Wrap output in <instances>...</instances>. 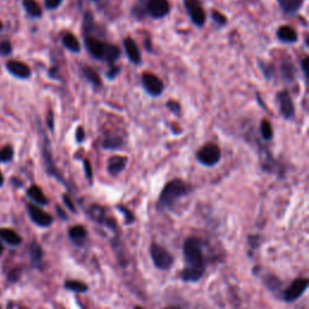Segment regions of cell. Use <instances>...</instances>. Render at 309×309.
Segmentation results:
<instances>
[{"label":"cell","mask_w":309,"mask_h":309,"mask_svg":"<svg viewBox=\"0 0 309 309\" xmlns=\"http://www.w3.org/2000/svg\"><path fill=\"white\" fill-rule=\"evenodd\" d=\"M185 268L181 272L184 281H198L204 274V256L203 242L199 238H187L184 243Z\"/></svg>","instance_id":"6da1fadb"},{"label":"cell","mask_w":309,"mask_h":309,"mask_svg":"<svg viewBox=\"0 0 309 309\" xmlns=\"http://www.w3.org/2000/svg\"><path fill=\"white\" fill-rule=\"evenodd\" d=\"M0 309H3V308H2V307H0Z\"/></svg>","instance_id":"681fc988"},{"label":"cell","mask_w":309,"mask_h":309,"mask_svg":"<svg viewBox=\"0 0 309 309\" xmlns=\"http://www.w3.org/2000/svg\"><path fill=\"white\" fill-rule=\"evenodd\" d=\"M277 102L280 114L284 116L287 120H290L295 115V105L292 103V99L289 94L288 91L279 92L277 94Z\"/></svg>","instance_id":"9c48e42d"},{"label":"cell","mask_w":309,"mask_h":309,"mask_svg":"<svg viewBox=\"0 0 309 309\" xmlns=\"http://www.w3.org/2000/svg\"><path fill=\"white\" fill-rule=\"evenodd\" d=\"M57 211H58V214H59V215H61V218H62V219H66V217H65V214H64V211H63V210H62V209H61V208H59V207H57Z\"/></svg>","instance_id":"7bdbcfd3"},{"label":"cell","mask_w":309,"mask_h":309,"mask_svg":"<svg viewBox=\"0 0 309 309\" xmlns=\"http://www.w3.org/2000/svg\"><path fill=\"white\" fill-rule=\"evenodd\" d=\"M75 138H76V141L78 142H82L85 140L86 138V134H85V131L84 128L82 127H79L78 129H76V134H75Z\"/></svg>","instance_id":"8d00e7d4"},{"label":"cell","mask_w":309,"mask_h":309,"mask_svg":"<svg viewBox=\"0 0 309 309\" xmlns=\"http://www.w3.org/2000/svg\"><path fill=\"white\" fill-rule=\"evenodd\" d=\"M118 72H120V66L111 65L110 69H109L108 73H106V76H108V78L110 79V80H112V79H115L116 76L118 75Z\"/></svg>","instance_id":"d590c367"},{"label":"cell","mask_w":309,"mask_h":309,"mask_svg":"<svg viewBox=\"0 0 309 309\" xmlns=\"http://www.w3.org/2000/svg\"><path fill=\"white\" fill-rule=\"evenodd\" d=\"M62 41H63V45H64L65 47L69 50V51H72L74 53H79L80 50H81L78 38H76L75 35H73L72 33H66V34L63 35Z\"/></svg>","instance_id":"44dd1931"},{"label":"cell","mask_w":309,"mask_h":309,"mask_svg":"<svg viewBox=\"0 0 309 309\" xmlns=\"http://www.w3.org/2000/svg\"><path fill=\"white\" fill-rule=\"evenodd\" d=\"M3 185H4V177H3V173L0 172V187H2Z\"/></svg>","instance_id":"ee69618b"},{"label":"cell","mask_w":309,"mask_h":309,"mask_svg":"<svg viewBox=\"0 0 309 309\" xmlns=\"http://www.w3.org/2000/svg\"><path fill=\"white\" fill-rule=\"evenodd\" d=\"M307 64H308V57H305L303 61H302V70H303V74L305 75V78L308 76V70H307Z\"/></svg>","instance_id":"60d3db41"},{"label":"cell","mask_w":309,"mask_h":309,"mask_svg":"<svg viewBox=\"0 0 309 309\" xmlns=\"http://www.w3.org/2000/svg\"><path fill=\"white\" fill-rule=\"evenodd\" d=\"M63 201H64V203L66 207H68L69 210L75 212V207H74V204H73V201H72V198L69 197V195H66V194L63 195Z\"/></svg>","instance_id":"74e56055"},{"label":"cell","mask_w":309,"mask_h":309,"mask_svg":"<svg viewBox=\"0 0 309 309\" xmlns=\"http://www.w3.org/2000/svg\"><path fill=\"white\" fill-rule=\"evenodd\" d=\"M281 73H283V78L287 81H292L295 79V69L291 63H285L281 65Z\"/></svg>","instance_id":"f546056e"},{"label":"cell","mask_w":309,"mask_h":309,"mask_svg":"<svg viewBox=\"0 0 309 309\" xmlns=\"http://www.w3.org/2000/svg\"><path fill=\"white\" fill-rule=\"evenodd\" d=\"M69 237H70L74 243L82 244L85 242L86 237H87V231H86V228L81 225L74 226V227H72L70 230H69Z\"/></svg>","instance_id":"d6986e66"},{"label":"cell","mask_w":309,"mask_h":309,"mask_svg":"<svg viewBox=\"0 0 309 309\" xmlns=\"http://www.w3.org/2000/svg\"><path fill=\"white\" fill-rule=\"evenodd\" d=\"M127 164V157L125 156H112L108 162V172L111 175H117L124 171Z\"/></svg>","instance_id":"5bb4252c"},{"label":"cell","mask_w":309,"mask_h":309,"mask_svg":"<svg viewBox=\"0 0 309 309\" xmlns=\"http://www.w3.org/2000/svg\"><path fill=\"white\" fill-rule=\"evenodd\" d=\"M184 3L188 15H190L191 21L198 27L203 26L205 23V19H207V16H205L204 9L202 8L199 0H185Z\"/></svg>","instance_id":"5b68a950"},{"label":"cell","mask_w":309,"mask_h":309,"mask_svg":"<svg viewBox=\"0 0 309 309\" xmlns=\"http://www.w3.org/2000/svg\"><path fill=\"white\" fill-rule=\"evenodd\" d=\"M278 39L283 42H288V44H294V42L297 41L298 36L297 33L294 28L289 26H283L278 29L277 32Z\"/></svg>","instance_id":"2e32d148"},{"label":"cell","mask_w":309,"mask_h":309,"mask_svg":"<svg viewBox=\"0 0 309 309\" xmlns=\"http://www.w3.org/2000/svg\"><path fill=\"white\" fill-rule=\"evenodd\" d=\"M3 251H4V247H3L2 242H0V256H2V255H3Z\"/></svg>","instance_id":"f6af8a7d"},{"label":"cell","mask_w":309,"mask_h":309,"mask_svg":"<svg viewBox=\"0 0 309 309\" xmlns=\"http://www.w3.org/2000/svg\"><path fill=\"white\" fill-rule=\"evenodd\" d=\"M47 126L50 129H53V114L52 111L49 112V116H47Z\"/></svg>","instance_id":"b9f144b4"},{"label":"cell","mask_w":309,"mask_h":309,"mask_svg":"<svg viewBox=\"0 0 309 309\" xmlns=\"http://www.w3.org/2000/svg\"><path fill=\"white\" fill-rule=\"evenodd\" d=\"M92 2H101V0H92Z\"/></svg>","instance_id":"c3c4849f"},{"label":"cell","mask_w":309,"mask_h":309,"mask_svg":"<svg viewBox=\"0 0 309 309\" xmlns=\"http://www.w3.org/2000/svg\"><path fill=\"white\" fill-rule=\"evenodd\" d=\"M13 148L11 145H6L0 150V162L5 163V162H10L13 158Z\"/></svg>","instance_id":"f1b7e54d"},{"label":"cell","mask_w":309,"mask_h":309,"mask_svg":"<svg viewBox=\"0 0 309 309\" xmlns=\"http://www.w3.org/2000/svg\"><path fill=\"white\" fill-rule=\"evenodd\" d=\"M308 288V279L298 278L292 281V284L284 291V300L287 302H294L303 295Z\"/></svg>","instance_id":"8992f818"},{"label":"cell","mask_w":309,"mask_h":309,"mask_svg":"<svg viewBox=\"0 0 309 309\" xmlns=\"http://www.w3.org/2000/svg\"><path fill=\"white\" fill-rule=\"evenodd\" d=\"M148 2L149 0H137V2L134 3V5H133L132 9V15L134 16L135 18L141 19L142 17H145V13L148 12Z\"/></svg>","instance_id":"d4e9b609"},{"label":"cell","mask_w":309,"mask_h":309,"mask_svg":"<svg viewBox=\"0 0 309 309\" xmlns=\"http://www.w3.org/2000/svg\"><path fill=\"white\" fill-rule=\"evenodd\" d=\"M141 82L144 88L146 89V92L150 96L157 97V96H161L162 92H163V82H162L157 76L151 74V73H144L141 76Z\"/></svg>","instance_id":"52a82bcc"},{"label":"cell","mask_w":309,"mask_h":309,"mask_svg":"<svg viewBox=\"0 0 309 309\" xmlns=\"http://www.w3.org/2000/svg\"><path fill=\"white\" fill-rule=\"evenodd\" d=\"M6 69L9 73L18 79H28L32 75L31 68L26 63L19 61H10L6 64Z\"/></svg>","instance_id":"7c38bea8"},{"label":"cell","mask_w":309,"mask_h":309,"mask_svg":"<svg viewBox=\"0 0 309 309\" xmlns=\"http://www.w3.org/2000/svg\"><path fill=\"white\" fill-rule=\"evenodd\" d=\"M165 309H181V308H179V307H169V308H165Z\"/></svg>","instance_id":"bcb514c9"},{"label":"cell","mask_w":309,"mask_h":309,"mask_svg":"<svg viewBox=\"0 0 309 309\" xmlns=\"http://www.w3.org/2000/svg\"><path fill=\"white\" fill-rule=\"evenodd\" d=\"M120 49L117 46L111 45V44H106L105 50H104V55H103V61H105L106 63L112 65V63L116 62V59L120 58Z\"/></svg>","instance_id":"ffe728a7"},{"label":"cell","mask_w":309,"mask_h":309,"mask_svg":"<svg viewBox=\"0 0 309 309\" xmlns=\"http://www.w3.org/2000/svg\"><path fill=\"white\" fill-rule=\"evenodd\" d=\"M85 45L86 49L88 50V52L91 53L92 57L97 58V59H102L103 55H104V50L106 44L102 42L101 40L97 38H93V36L88 35L85 36Z\"/></svg>","instance_id":"8fae6325"},{"label":"cell","mask_w":309,"mask_h":309,"mask_svg":"<svg viewBox=\"0 0 309 309\" xmlns=\"http://www.w3.org/2000/svg\"><path fill=\"white\" fill-rule=\"evenodd\" d=\"M27 195H28V197L31 198L34 203L39 205H46L49 203V199L46 198L45 194L42 192L41 188L36 185L31 186V187L28 188V191H27Z\"/></svg>","instance_id":"ac0fdd59"},{"label":"cell","mask_w":309,"mask_h":309,"mask_svg":"<svg viewBox=\"0 0 309 309\" xmlns=\"http://www.w3.org/2000/svg\"><path fill=\"white\" fill-rule=\"evenodd\" d=\"M84 168H85V173L87 179H92V167H91V162L88 161L87 158L84 161Z\"/></svg>","instance_id":"f35d334b"},{"label":"cell","mask_w":309,"mask_h":309,"mask_svg":"<svg viewBox=\"0 0 309 309\" xmlns=\"http://www.w3.org/2000/svg\"><path fill=\"white\" fill-rule=\"evenodd\" d=\"M304 0H278L279 6L287 15H295L302 8Z\"/></svg>","instance_id":"e0dca14e"},{"label":"cell","mask_w":309,"mask_h":309,"mask_svg":"<svg viewBox=\"0 0 309 309\" xmlns=\"http://www.w3.org/2000/svg\"><path fill=\"white\" fill-rule=\"evenodd\" d=\"M63 0H45V8L47 10H55L62 4Z\"/></svg>","instance_id":"836d02e7"},{"label":"cell","mask_w":309,"mask_h":309,"mask_svg":"<svg viewBox=\"0 0 309 309\" xmlns=\"http://www.w3.org/2000/svg\"><path fill=\"white\" fill-rule=\"evenodd\" d=\"M260 131L262 138H264L265 140H271L272 137H273V127H272V125L267 120H264V121L261 122Z\"/></svg>","instance_id":"83f0119b"},{"label":"cell","mask_w":309,"mask_h":309,"mask_svg":"<svg viewBox=\"0 0 309 309\" xmlns=\"http://www.w3.org/2000/svg\"><path fill=\"white\" fill-rule=\"evenodd\" d=\"M29 255H31V260L33 262V265L39 267L40 264L42 261V256H44V252H42L41 247L35 242H33L29 247Z\"/></svg>","instance_id":"7402d4cb"},{"label":"cell","mask_w":309,"mask_h":309,"mask_svg":"<svg viewBox=\"0 0 309 309\" xmlns=\"http://www.w3.org/2000/svg\"><path fill=\"white\" fill-rule=\"evenodd\" d=\"M19 274H21V272L19 271H17V270H13V271H11V273H10L9 275H8V278H9V280L10 281H17V279H18V277H19Z\"/></svg>","instance_id":"ab89813d"},{"label":"cell","mask_w":309,"mask_h":309,"mask_svg":"<svg viewBox=\"0 0 309 309\" xmlns=\"http://www.w3.org/2000/svg\"><path fill=\"white\" fill-rule=\"evenodd\" d=\"M190 192L187 184L180 179H174L169 181L162 190L158 199V207L161 209H169L175 204L181 197H184Z\"/></svg>","instance_id":"7a4b0ae2"},{"label":"cell","mask_w":309,"mask_h":309,"mask_svg":"<svg viewBox=\"0 0 309 309\" xmlns=\"http://www.w3.org/2000/svg\"><path fill=\"white\" fill-rule=\"evenodd\" d=\"M146 10L150 13L151 17L162 18L168 15L171 6H169L168 0H149Z\"/></svg>","instance_id":"30bf717a"},{"label":"cell","mask_w":309,"mask_h":309,"mask_svg":"<svg viewBox=\"0 0 309 309\" xmlns=\"http://www.w3.org/2000/svg\"><path fill=\"white\" fill-rule=\"evenodd\" d=\"M103 148L106 150H116L124 146V140L118 135H108L104 140H103Z\"/></svg>","instance_id":"cb8c5ba5"},{"label":"cell","mask_w":309,"mask_h":309,"mask_svg":"<svg viewBox=\"0 0 309 309\" xmlns=\"http://www.w3.org/2000/svg\"><path fill=\"white\" fill-rule=\"evenodd\" d=\"M117 208H118V210H121V211H122V214L125 215V218H126V222H127V224H132V222L134 221V215H133L132 212L129 211L127 208L122 207V205H118Z\"/></svg>","instance_id":"d6a6232c"},{"label":"cell","mask_w":309,"mask_h":309,"mask_svg":"<svg viewBox=\"0 0 309 309\" xmlns=\"http://www.w3.org/2000/svg\"><path fill=\"white\" fill-rule=\"evenodd\" d=\"M0 238L11 247H18L22 243L21 235L13 230H10V228H0Z\"/></svg>","instance_id":"9a60e30c"},{"label":"cell","mask_w":309,"mask_h":309,"mask_svg":"<svg viewBox=\"0 0 309 309\" xmlns=\"http://www.w3.org/2000/svg\"><path fill=\"white\" fill-rule=\"evenodd\" d=\"M124 46L126 50V53H127L128 58L131 59L132 63L134 64H140L141 62V56H140V51H139L137 44L135 41L131 38H126L124 40Z\"/></svg>","instance_id":"4fadbf2b"},{"label":"cell","mask_w":309,"mask_h":309,"mask_svg":"<svg viewBox=\"0 0 309 309\" xmlns=\"http://www.w3.org/2000/svg\"><path fill=\"white\" fill-rule=\"evenodd\" d=\"M12 52V46L10 41H3L0 42V55L8 56Z\"/></svg>","instance_id":"1f68e13d"},{"label":"cell","mask_w":309,"mask_h":309,"mask_svg":"<svg viewBox=\"0 0 309 309\" xmlns=\"http://www.w3.org/2000/svg\"><path fill=\"white\" fill-rule=\"evenodd\" d=\"M64 288L66 290H70L74 292H86L88 290V287L82 281H78V280H68L65 281Z\"/></svg>","instance_id":"4316f807"},{"label":"cell","mask_w":309,"mask_h":309,"mask_svg":"<svg viewBox=\"0 0 309 309\" xmlns=\"http://www.w3.org/2000/svg\"><path fill=\"white\" fill-rule=\"evenodd\" d=\"M211 17L215 22L218 23L219 26H225L226 22H227V18H226L221 12L215 11V10H214V11H211Z\"/></svg>","instance_id":"4dcf8cb0"},{"label":"cell","mask_w":309,"mask_h":309,"mask_svg":"<svg viewBox=\"0 0 309 309\" xmlns=\"http://www.w3.org/2000/svg\"><path fill=\"white\" fill-rule=\"evenodd\" d=\"M167 108L171 109V111L175 112V114H180V111H181L180 104H179L178 102H174V101H169L167 103Z\"/></svg>","instance_id":"e575fe53"},{"label":"cell","mask_w":309,"mask_h":309,"mask_svg":"<svg viewBox=\"0 0 309 309\" xmlns=\"http://www.w3.org/2000/svg\"><path fill=\"white\" fill-rule=\"evenodd\" d=\"M197 158L202 164L207 165V167H212V165L219 163L221 158L220 148L215 144H207L202 146L197 152Z\"/></svg>","instance_id":"277c9868"},{"label":"cell","mask_w":309,"mask_h":309,"mask_svg":"<svg viewBox=\"0 0 309 309\" xmlns=\"http://www.w3.org/2000/svg\"><path fill=\"white\" fill-rule=\"evenodd\" d=\"M2 29H3V23L0 21V32H2Z\"/></svg>","instance_id":"7dc6e473"},{"label":"cell","mask_w":309,"mask_h":309,"mask_svg":"<svg viewBox=\"0 0 309 309\" xmlns=\"http://www.w3.org/2000/svg\"><path fill=\"white\" fill-rule=\"evenodd\" d=\"M82 73H84L85 78L88 80L91 84H93L94 86H102V80L101 76L98 75V73L94 70V69L91 68V66H84V69H82Z\"/></svg>","instance_id":"484cf974"},{"label":"cell","mask_w":309,"mask_h":309,"mask_svg":"<svg viewBox=\"0 0 309 309\" xmlns=\"http://www.w3.org/2000/svg\"><path fill=\"white\" fill-rule=\"evenodd\" d=\"M23 6H25L27 13L32 17H41L42 10L40 8V5L35 0H23Z\"/></svg>","instance_id":"603a6c76"},{"label":"cell","mask_w":309,"mask_h":309,"mask_svg":"<svg viewBox=\"0 0 309 309\" xmlns=\"http://www.w3.org/2000/svg\"><path fill=\"white\" fill-rule=\"evenodd\" d=\"M27 210H28V215L31 218V220L34 222L35 225L40 226V227H49L52 225L53 218L47 212L36 207L34 204H28L27 205Z\"/></svg>","instance_id":"ba28073f"},{"label":"cell","mask_w":309,"mask_h":309,"mask_svg":"<svg viewBox=\"0 0 309 309\" xmlns=\"http://www.w3.org/2000/svg\"><path fill=\"white\" fill-rule=\"evenodd\" d=\"M150 254H151L152 261H154V265L158 268V270L165 271V270H169V268L173 266L174 258H173L171 252L165 250L164 248H162L161 245L152 244L150 248Z\"/></svg>","instance_id":"3957f363"}]
</instances>
